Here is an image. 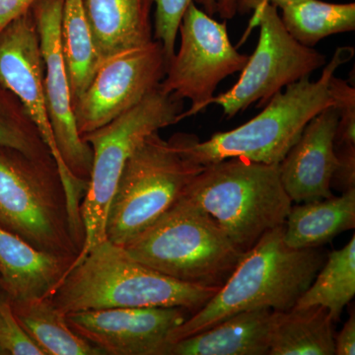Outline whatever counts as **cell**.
Wrapping results in <instances>:
<instances>
[{
	"label": "cell",
	"instance_id": "obj_1",
	"mask_svg": "<svg viewBox=\"0 0 355 355\" xmlns=\"http://www.w3.org/2000/svg\"><path fill=\"white\" fill-rule=\"evenodd\" d=\"M284 232V224L268 231L246 252L216 295L172 331L169 345L244 311L291 310L326 260L318 248L287 246Z\"/></svg>",
	"mask_w": 355,
	"mask_h": 355
},
{
	"label": "cell",
	"instance_id": "obj_2",
	"mask_svg": "<svg viewBox=\"0 0 355 355\" xmlns=\"http://www.w3.org/2000/svg\"><path fill=\"white\" fill-rule=\"evenodd\" d=\"M218 287L188 284L142 265L105 240L72 266L51 303L62 314L110 308L181 307L197 312Z\"/></svg>",
	"mask_w": 355,
	"mask_h": 355
},
{
	"label": "cell",
	"instance_id": "obj_3",
	"mask_svg": "<svg viewBox=\"0 0 355 355\" xmlns=\"http://www.w3.org/2000/svg\"><path fill=\"white\" fill-rule=\"evenodd\" d=\"M352 46L338 48L316 81L306 76L277 93L258 116L244 125L216 132L207 141L196 135L179 133L184 155L207 166L229 158L279 165L315 116L335 106L330 80L336 70L354 57Z\"/></svg>",
	"mask_w": 355,
	"mask_h": 355
},
{
	"label": "cell",
	"instance_id": "obj_4",
	"mask_svg": "<svg viewBox=\"0 0 355 355\" xmlns=\"http://www.w3.org/2000/svg\"><path fill=\"white\" fill-rule=\"evenodd\" d=\"M181 198L205 210L243 253L284 225L292 207L279 165L239 158L205 166Z\"/></svg>",
	"mask_w": 355,
	"mask_h": 355
},
{
	"label": "cell",
	"instance_id": "obj_5",
	"mask_svg": "<svg viewBox=\"0 0 355 355\" xmlns=\"http://www.w3.org/2000/svg\"><path fill=\"white\" fill-rule=\"evenodd\" d=\"M123 248L133 260L173 279L218 288L245 254L211 216L184 198Z\"/></svg>",
	"mask_w": 355,
	"mask_h": 355
},
{
	"label": "cell",
	"instance_id": "obj_6",
	"mask_svg": "<svg viewBox=\"0 0 355 355\" xmlns=\"http://www.w3.org/2000/svg\"><path fill=\"white\" fill-rule=\"evenodd\" d=\"M183 112L184 100L160 84L137 106L83 135L84 141L92 148L93 162L81 205L83 246L70 268L83 261L96 245L107 240L110 205L128 159L147 135L179 123Z\"/></svg>",
	"mask_w": 355,
	"mask_h": 355
},
{
	"label": "cell",
	"instance_id": "obj_7",
	"mask_svg": "<svg viewBox=\"0 0 355 355\" xmlns=\"http://www.w3.org/2000/svg\"><path fill=\"white\" fill-rule=\"evenodd\" d=\"M205 166L184 155L179 133L147 135L128 159L107 219V240L123 247L179 200Z\"/></svg>",
	"mask_w": 355,
	"mask_h": 355
},
{
	"label": "cell",
	"instance_id": "obj_8",
	"mask_svg": "<svg viewBox=\"0 0 355 355\" xmlns=\"http://www.w3.org/2000/svg\"><path fill=\"white\" fill-rule=\"evenodd\" d=\"M0 227L41 251L77 258L80 251L55 161L0 147Z\"/></svg>",
	"mask_w": 355,
	"mask_h": 355
},
{
	"label": "cell",
	"instance_id": "obj_9",
	"mask_svg": "<svg viewBox=\"0 0 355 355\" xmlns=\"http://www.w3.org/2000/svg\"><path fill=\"white\" fill-rule=\"evenodd\" d=\"M247 9H253L252 23L260 26L258 46L237 83L210 101V105L220 106L228 119L254 103H258V108L266 106L282 89L311 76L327 64L323 53L299 43L289 34L277 7L268 0H237V10Z\"/></svg>",
	"mask_w": 355,
	"mask_h": 355
},
{
	"label": "cell",
	"instance_id": "obj_10",
	"mask_svg": "<svg viewBox=\"0 0 355 355\" xmlns=\"http://www.w3.org/2000/svg\"><path fill=\"white\" fill-rule=\"evenodd\" d=\"M44 65L38 30L32 10L0 33V84L18 98L57 163L67 195L74 242H84L81 205L88 182L77 179L60 157L49 116L44 87Z\"/></svg>",
	"mask_w": 355,
	"mask_h": 355
},
{
	"label": "cell",
	"instance_id": "obj_11",
	"mask_svg": "<svg viewBox=\"0 0 355 355\" xmlns=\"http://www.w3.org/2000/svg\"><path fill=\"white\" fill-rule=\"evenodd\" d=\"M179 33V51L168 64L161 86L180 99L190 101V109L180 116L182 121L209 107L219 83L241 72L249 55L232 46L226 22L212 19L195 1L187 8Z\"/></svg>",
	"mask_w": 355,
	"mask_h": 355
},
{
	"label": "cell",
	"instance_id": "obj_12",
	"mask_svg": "<svg viewBox=\"0 0 355 355\" xmlns=\"http://www.w3.org/2000/svg\"><path fill=\"white\" fill-rule=\"evenodd\" d=\"M167 65L162 46L155 40L103 60L73 105L81 137L137 106L162 83Z\"/></svg>",
	"mask_w": 355,
	"mask_h": 355
},
{
	"label": "cell",
	"instance_id": "obj_13",
	"mask_svg": "<svg viewBox=\"0 0 355 355\" xmlns=\"http://www.w3.org/2000/svg\"><path fill=\"white\" fill-rule=\"evenodd\" d=\"M64 0H37L31 10L44 65V87L49 116L60 157L77 179L87 181L93 151L77 130L69 74L60 43Z\"/></svg>",
	"mask_w": 355,
	"mask_h": 355
},
{
	"label": "cell",
	"instance_id": "obj_14",
	"mask_svg": "<svg viewBox=\"0 0 355 355\" xmlns=\"http://www.w3.org/2000/svg\"><path fill=\"white\" fill-rule=\"evenodd\" d=\"M193 313L181 307L110 308L65 315L72 331L108 355H167L169 336Z\"/></svg>",
	"mask_w": 355,
	"mask_h": 355
},
{
	"label": "cell",
	"instance_id": "obj_15",
	"mask_svg": "<svg viewBox=\"0 0 355 355\" xmlns=\"http://www.w3.org/2000/svg\"><path fill=\"white\" fill-rule=\"evenodd\" d=\"M338 112L323 110L306 125L296 144L279 164L280 181L292 202L331 198V178L338 165L335 137Z\"/></svg>",
	"mask_w": 355,
	"mask_h": 355
},
{
	"label": "cell",
	"instance_id": "obj_16",
	"mask_svg": "<svg viewBox=\"0 0 355 355\" xmlns=\"http://www.w3.org/2000/svg\"><path fill=\"white\" fill-rule=\"evenodd\" d=\"M74 261L41 251L0 227V282L11 301L50 297Z\"/></svg>",
	"mask_w": 355,
	"mask_h": 355
},
{
	"label": "cell",
	"instance_id": "obj_17",
	"mask_svg": "<svg viewBox=\"0 0 355 355\" xmlns=\"http://www.w3.org/2000/svg\"><path fill=\"white\" fill-rule=\"evenodd\" d=\"M280 311H244L170 345L167 355H268Z\"/></svg>",
	"mask_w": 355,
	"mask_h": 355
},
{
	"label": "cell",
	"instance_id": "obj_18",
	"mask_svg": "<svg viewBox=\"0 0 355 355\" xmlns=\"http://www.w3.org/2000/svg\"><path fill=\"white\" fill-rule=\"evenodd\" d=\"M103 60L151 43L153 0H81Z\"/></svg>",
	"mask_w": 355,
	"mask_h": 355
},
{
	"label": "cell",
	"instance_id": "obj_19",
	"mask_svg": "<svg viewBox=\"0 0 355 355\" xmlns=\"http://www.w3.org/2000/svg\"><path fill=\"white\" fill-rule=\"evenodd\" d=\"M355 227V189L340 197L291 207L284 222V240L292 249H314Z\"/></svg>",
	"mask_w": 355,
	"mask_h": 355
},
{
	"label": "cell",
	"instance_id": "obj_20",
	"mask_svg": "<svg viewBox=\"0 0 355 355\" xmlns=\"http://www.w3.org/2000/svg\"><path fill=\"white\" fill-rule=\"evenodd\" d=\"M328 310L321 306L280 313L268 355H334L335 333Z\"/></svg>",
	"mask_w": 355,
	"mask_h": 355
},
{
	"label": "cell",
	"instance_id": "obj_21",
	"mask_svg": "<svg viewBox=\"0 0 355 355\" xmlns=\"http://www.w3.org/2000/svg\"><path fill=\"white\" fill-rule=\"evenodd\" d=\"M11 301V300H10ZM21 326L44 355H102L101 349L72 331L50 297L11 301Z\"/></svg>",
	"mask_w": 355,
	"mask_h": 355
},
{
	"label": "cell",
	"instance_id": "obj_22",
	"mask_svg": "<svg viewBox=\"0 0 355 355\" xmlns=\"http://www.w3.org/2000/svg\"><path fill=\"white\" fill-rule=\"evenodd\" d=\"M60 43L74 105L102 62L81 0H64Z\"/></svg>",
	"mask_w": 355,
	"mask_h": 355
},
{
	"label": "cell",
	"instance_id": "obj_23",
	"mask_svg": "<svg viewBox=\"0 0 355 355\" xmlns=\"http://www.w3.org/2000/svg\"><path fill=\"white\" fill-rule=\"evenodd\" d=\"M355 295V235L342 249L329 254L312 284L298 299L294 309L321 306L334 323Z\"/></svg>",
	"mask_w": 355,
	"mask_h": 355
},
{
	"label": "cell",
	"instance_id": "obj_24",
	"mask_svg": "<svg viewBox=\"0 0 355 355\" xmlns=\"http://www.w3.org/2000/svg\"><path fill=\"white\" fill-rule=\"evenodd\" d=\"M282 20L289 34L306 46L321 40L354 31L355 4H336L321 0H302L282 7Z\"/></svg>",
	"mask_w": 355,
	"mask_h": 355
},
{
	"label": "cell",
	"instance_id": "obj_25",
	"mask_svg": "<svg viewBox=\"0 0 355 355\" xmlns=\"http://www.w3.org/2000/svg\"><path fill=\"white\" fill-rule=\"evenodd\" d=\"M0 147L15 149L29 157L55 161L38 128L15 97L0 84Z\"/></svg>",
	"mask_w": 355,
	"mask_h": 355
},
{
	"label": "cell",
	"instance_id": "obj_26",
	"mask_svg": "<svg viewBox=\"0 0 355 355\" xmlns=\"http://www.w3.org/2000/svg\"><path fill=\"white\" fill-rule=\"evenodd\" d=\"M193 1L200 0H153L155 4L153 39L162 46L168 64L176 53L177 36L182 18Z\"/></svg>",
	"mask_w": 355,
	"mask_h": 355
},
{
	"label": "cell",
	"instance_id": "obj_27",
	"mask_svg": "<svg viewBox=\"0 0 355 355\" xmlns=\"http://www.w3.org/2000/svg\"><path fill=\"white\" fill-rule=\"evenodd\" d=\"M0 354L44 355L18 322L6 291L0 292Z\"/></svg>",
	"mask_w": 355,
	"mask_h": 355
},
{
	"label": "cell",
	"instance_id": "obj_28",
	"mask_svg": "<svg viewBox=\"0 0 355 355\" xmlns=\"http://www.w3.org/2000/svg\"><path fill=\"white\" fill-rule=\"evenodd\" d=\"M330 91L338 112L335 149L355 147V89L347 81L334 76Z\"/></svg>",
	"mask_w": 355,
	"mask_h": 355
},
{
	"label": "cell",
	"instance_id": "obj_29",
	"mask_svg": "<svg viewBox=\"0 0 355 355\" xmlns=\"http://www.w3.org/2000/svg\"><path fill=\"white\" fill-rule=\"evenodd\" d=\"M338 165L331 178V188L340 193L355 189V147L338 149Z\"/></svg>",
	"mask_w": 355,
	"mask_h": 355
},
{
	"label": "cell",
	"instance_id": "obj_30",
	"mask_svg": "<svg viewBox=\"0 0 355 355\" xmlns=\"http://www.w3.org/2000/svg\"><path fill=\"white\" fill-rule=\"evenodd\" d=\"M37 0H0V33L21 15L31 10Z\"/></svg>",
	"mask_w": 355,
	"mask_h": 355
},
{
	"label": "cell",
	"instance_id": "obj_31",
	"mask_svg": "<svg viewBox=\"0 0 355 355\" xmlns=\"http://www.w3.org/2000/svg\"><path fill=\"white\" fill-rule=\"evenodd\" d=\"M335 352L336 355L355 354V314L352 311L343 328L335 336Z\"/></svg>",
	"mask_w": 355,
	"mask_h": 355
},
{
	"label": "cell",
	"instance_id": "obj_32",
	"mask_svg": "<svg viewBox=\"0 0 355 355\" xmlns=\"http://www.w3.org/2000/svg\"><path fill=\"white\" fill-rule=\"evenodd\" d=\"M209 15L218 13L224 20L231 19L237 12V0H200Z\"/></svg>",
	"mask_w": 355,
	"mask_h": 355
},
{
	"label": "cell",
	"instance_id": "obj_33",
	"mask_svg": "<svg viewBox=\"0 0 355 355\" xmlns=\"http://www.w3.org/2000/svg\"><path fill=\"white\" fill-rule=\"evenodd\" d=\"M268 2L277 6V8L289 6V4L296 3V2L302 1V0H268Z\"/></svg>",
	"mask_w": 355,
	"mask_h": 355
},
{
	"label": "cell",
	"instance_id": "obj_34",
	"mask_svg": "<svg viewBox=\"0 0 355 355\" xmlns=\"http://www.w3.org/2000/svg\"><path fill=\"white\" fill-rule=\"evenodd\" d=\"M4 291L3 287H2L1 282H0V292Z\"/></svg>",
	"mask_w": 355,
	"mask_h": 355
}]
</instances>
